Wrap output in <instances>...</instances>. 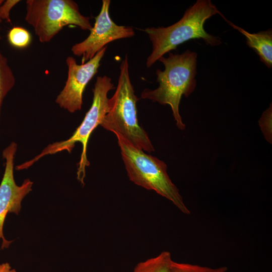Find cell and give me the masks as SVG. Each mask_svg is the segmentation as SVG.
Wrapping results in <instances>:
<instances>
[{
	"label": "cell",
	"mask_w": 272,
	"mask_h": 272,
	"mask_svg": "<svg viewBox=\"0 0 272 272\" xmlns=\"http://www.w3.org/2000/svg\"><path fill=\"white\" fill-rule=\"evenodd\" d=\"M0 272H16L8 262L0 263Z\"/></svg>",
	"instance_id": "16"
},
{
	"label": "cell",
	"mask_w": 272,
	"mask_h": 272,
	"mask_svg": "<svg viewBox=\"0 0 272 272\" xmlns=\"http://www.w3.org/2000/svg\"><path fill=\"white\" fill-rule=\"evenodd\" d=\"M1 39L0 36V40ZM15 82V77L8 59L0 50V116L4 99L14 87Z\"/></svg>",
	"instance_id": "12"
},
{
	"label": "cell",
	"mask_w": 272,
	"mask_h": 272,
	"mask_svg": "<svg viewBox=\"0 0 272 272\" xmlns=\"http://www.w3.org/2000/svg\"><path fill=\"white\" fill-rule=\"evenodd\" d=\"M226 266L212 268L187 263L178 262L172 260L170 272H227Z\"/></svg>",
	"instance_id": "14"
},
{
	"label": "cell",
	"mask_w": 272,
	"mask_h": 272,
	"mask_svg": "<svg viewBox=\"0 0 272 272\" xmlns=\"http://www.w3.org/2000/svg\"><path fill=\"white\" fill-rule=\"evenodd\" d=\"M216 14L225 17L210 0H197L185 11L178 22L168 27L146 28L144 30L152 43V50L147 59L150 67L156 61L178 45L194 39H202L208 45L218 46L221 38L207 33L204 29L206 21Z\"/></svg>",
	"instance_id": "1"
},
{
	"label": "cell",
	"mask_w": 272,
	"mask_h": 272,
	"mask_svg": "<svg viewBox=\"0 0 272 272\" xmlns=\"http://www.w3.org/2000/svg\"><path fill=\"white\" fill-rule=\"evenodd\" d=\"M17 148V144L12 142L2 153L5 160V171L0 184V240L2 249L8 248L12 242L7 240L4 235L3 227L7 215L9 213L19 214L22 201L32 190L33 185L29 179H25L20 186L15 181L14 165Z\"/></svg>",
	"instance_id": "9"
},
{
	"label": "cell",
	"mask_w": 272,
	"mask_h": 272,
	"mask_svg": "<svg viewBox=\"0 0 272 272\" xmlns=\"http://www.w3.org/2000/svg\"><path fill=\"white\" fill-rule=\"evenodd\" d=\"M110 0H103L100 12L89 36L71 48L73 54L82 56V63L92 58L106 45L114 40L130 38L134 35L131 27L117 25L109 15Z\"/></svg>",
	"instance_id": "7"
},
{
	"label": "cell",
	"mask_w": 272,
	"mask_h": 272,
	"mask_svg": "<svg viewBox=\"0 0 272 272\" xmlns=\"http://www.w3.org/2000/svg\"><path fill=\"white\" fill-rule=\"evenodd\" d=\"M172 261L170 252L164 251L154 257L138 263L133 272H170Z\"/></svg>",
	"instance_id": "11"
},
{
	"label": "cell",
	"mask_w": 272,
	"mask_h": 272,
	"mask_svg": "<svg viewBox=\"0 0 272 272\" xmlns=\"http://www.w3.org/2000/svg\"><path fill=\"white\" fill-rule=\"evenodd\" d=\"M115 88L111 79L106 76L96 78L93 89V98L92 105L86 113L81 124L69 139L48 145L39 155L16 167L17 170L28 169L44 156L54 154L62 151L71 153L77 142H80L83 150L78 164L77 179L84 184L85 169L90 164L87 158V148L89 137L93 130L101 125L108 111L107 97L109 91Z\"/></svg>",
	"instance_id": "5"
},
{
	"label": "cell",
	"mask_w": 272,
	"mask_h": 272,
	"mask_svg": "<svg viewBox=\"0 0 272 272\" xmlns=\"http://www.w3.org/2000/svg\"><path fill=\"white\" fill-rule=\"evenodd\" d=\"M3 2H4L3 0H0V6L3 3ZM2 20L0 19V25H1V23H2ZM0 30H1V27H0Z\"/></svg>",
	"instance_id": "17"
},
{
	"label": "cell",
	"mask_w": 272,
	"mask_h": 272,
	"mask_svg": "<svg viewBox=\"0 0 272 272\" xmlns=\"http://www.w3.org/2000/svg\"><path fill=\"white\" fill-rule=\"evenodd\" d=\"M225 20L233 28L237 30L246 39V44L259 56L260 60L268 68L272 67V30L271 29L250 33L225 19Z\"/></svg>",
	"instance_id": "10"
},
{
	"label": "cell",
	"mask_w": 272,
	"mask_h": 272,
	"mask_svg": "<svg viewBox=\"0 0 272 272\" xmlns=\"http://www.w3.org/2000/svg\"><path fill=\"white\" fill-rule=\"evenodd\" d=\"M115 134L129 180L138 186L155 191L171 201L182 213L189 215L190 212L178 189L167 174L165 163L145 153L121 135Z\"/></svg>",
	"instance_id": "4"
},
{
	"label": "cell",
	"mask_w": 272,
	"mask_h": 272,
	"mask_svg": "<svg viewBox=\"0 0 272 272\" xmlns=\"http://www.w3.org/2000/svg\"><path fill=\"white\" fill-rule=\"evenodd\" d=\"M107 47H104L92 58L81 64H78L73 56L66 57L65 61L68 69L67 80L63 88L55 100V102L60 107L70 113L81 109L85 89L98 72Z\"/></svg>",
	"instance_id": "8"
},
{
	"label": "cell",
	"mask_w": 272,
	"mask_h": 272,
	"mask_svg": "<svg viewBox=\"0 0 272 272\" xmlns=\"http://www.w3.org/2000/svg\"><path fill=\"white\" fill-rule=\"evenodd\" d=\"M8 40L13 47L23 49L28 47L31 43L32 36L25 28L16 26L11 29L8 34Z\"/></svg>",
	"instance_id": "13"
},
{
	"label": "cell",
	"mask_w": 272,
	"mask_h": 272,
	"mask_svg": "<svg viewBox=\"0 0 272 272\" xmlns=\"http://www.w3.org/2000/svg\"><path fill=\"white\" fill-rule=\"evenodd\" d=\"M197 56L195 52L189 49L181 54L169 52L167 57L159 59L164 65L163 71L156 72L159 86L154 90L145 89L141 98L162 105H169L177 126L185 128L179 114V107L182 95L188 97L196 85Z\"/></svg>",
	"instance_id": "2"
},
{
	"label": "cell",
	"mask_w": 272,
	"mask_h": 272,
	"mask_svg": "<svg viewBox=\"0 0 272 272\" xmlns=\"http://www.w3.org/2000/svg\"><path fill=\"white\" fill-rule=\"evenodd\" d=\"M25 20L41 43L50 42L64 27L74 25L84 31L92 26L72 0H27Z\"/></svg>",
	"instance_id": "6"
},
{
	"label": "cell",
	"mask_w": 272,
	"mask_h": 272,
	"mask_svg": "<svg viewBox=\"0 0 272 272\" xmlns=\"http://www.w3.org/2000/svg\"><path fill=\"white\" fill-rule=\"evenodd\" d=\"M20 2L19 0H7L4 1L0 6V19L6 20L7 22L11 23L10 11Z\"/></svg>",
	"instance_id": "15"
},
{
	"label": "cell",
	"mask_w": 272,
	"mask_h": 272,
	"mask_svg": "<svg viewBox=\"0 0 272 272\" xmlns=\"http://www.w3.org/2000/svg\"><path fill=\"white\" fill-rule=\"evenodd\" d=\"M127 55L120 65L118 84L113 96L108 99V111L101 125L105 129L122 136L134 146L151 153L154 147L137 117V102L129 74Z\"/></svg>",
	"instance_id": "3"
}]
</instances>
